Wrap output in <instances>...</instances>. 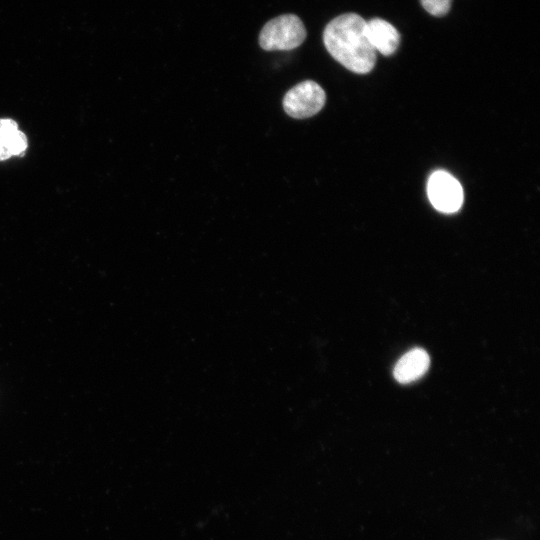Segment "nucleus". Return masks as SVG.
<instances>
[{
  "label": "nucleus",
  "instance_id": "obj_3",
  "mask_svg": "<svg viewBox=\"0 0 540 540\" xmlns=\"http://www.w3.org/2000/svg\"><path fill=\"white\" fill-rule=\"evenodd\" d=\"M326 100L323 88L312 80L298 83L283 98L284 111L296 119H304L317 114Z\"/></svg>",
  "mask_w": 540,
  "mask_h": 540
},
{
  "label": "nucleus",
  "instance_id": "obj_2",
  "mask_svg": "<svg viewBox=\"0 0 540 540\" xmlns=\"http://www.w3.org/2000/svg\"><path fill=\"white\" fill-rule=\"evenodd\" d=\"M306 38V29L301 19L294 14H285L268 21L259 35L260 47L267 51L292 50Z\"/></svg>",
  "mask_w": 540,
  "mask_h": 540
},
{
  "label": "nucleus",
  "instance_id": "obj_8",
  "mask_svg": "<svg viewBox=\"0 0 540 540\" xmlns=\"http://www.w3.org/2000/svg\"><path fill=\"white\" fill-rule=\"evenodd\" d=\"M4 143L7 144L12 155H19L27 147V138L24 133L17 130Z\"/></svg>",
  "mask_w": 540,
  "mask_h": 540
},
{
  "label": "nucleus",
  "instance_id": "obj_5",
  "mask_svg": "<svg viewBox=\"0 0 540 540\" xmlns=\"http://www.w3.org/2000/svg\"><path fill=\"white\" fill-rule=\"evenodd\" d=\"M366 36L375 50L384 56L392 55L400 43V34L388 21L382 18H372L366 21Z\"/></svg>",
  "mask_w": 540,
  "mask_h": 540
},
{
  "label": "nucleus",
  "instance_id": "obj_4",
  "mask_svg": "<svg viewBox=\"0 0 540 540\" xmlns=\"http://www.w3.org/2000/svg\"><path fill=\"white\" fill-rule=\"evenodd\" d=\"M427 194L433 207L443 213L457 212L464 198L459 181L444 170H437L430 175Z\"/></svg>",
  "mask_w": 540,
  "mask_h": 540
},
{
  "label": "nucleus",
  "instance_id": "obj_1",
  "mask_svg": "<svg viewBox=\"0 0 540 540\" xmlns=\"http://www.w3.org/2000/svg\"><path fill=\"white\" fill-rule=\"evenodd\" d=\"M366 20L355 13L342 14L331 20L323 32L329 54L348 70L369 73L376 63V52L369 43Z\"/></svg>",
  "mask_w": 540,
  "mask_h": 540
},
{
  "label": "nucleus",
  "instance_id": "obj_7",
  "mask_svg": "<svg viewBox=\"0 0 540 540\" xmlns=\"http://www.w3.org/2000/svg\"><path fill=\"white\" fill-rule=\"evenodd\" d=\"M420 2L429 14L437 17L446 15L452 4V0H420Z\"/></svg>",
  "mask_w": 540,
  "mask_h": 540
},
{
  "label": "nucleus",
  "instance_id": "obj_9",
  "mask_svg": "<svg viewBox=\"0 0 540 540\" xmlns=\"http://www.w3.org/2000/svg\"><path fill=\"white\" fill-rule=\"evenodd\" d=\"M17 124L11 119H0V141L5 142L14 132H16Z\"/></svg>",
  "mask_w": 540,
  "mask_h": 540
},
{
  "label": "nucleus",
  "instance_id": "obj_6",
  "mask_svg": "<svg viewBox=\"0 0 540 540\" xmlns=\"http://www.w3.org/2000/svg\"><path fill=\"white\" fill-rule=\"evenodd\" d=\"M430 358L422 348L405 353L396 363L393 375L402 384L411 383L422 377L429 368Z\"/></svg>",
  "mask_w": 540,
  "mask_h": 540
}]
</instances>
